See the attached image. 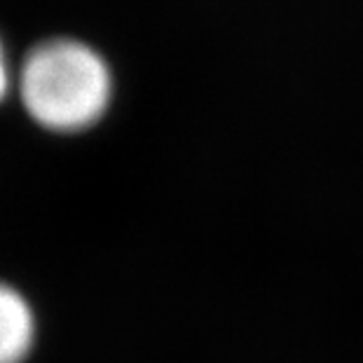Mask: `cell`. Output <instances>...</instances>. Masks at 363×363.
I'll return each instance as SVG.
<instances>
[{"label":"cell","instance_id":"6da1fadb","mask_svg":"<svg viewBox=\"0 0 363 363\" xmlns=\"http://www.w3.org/2000/svg\"><path fill=\"white\" fill-rule=\"evenodd\" d=\"M19 91L38 125L73 134L104 118L113 78L101 54L84 43L59 38L30 50L21 66Z\"/></svg>","mask_w":363,"mask_h":363},{"label":"cell","instance_id":"7a4b0ae2","mask_svg":"<svg viewBox=\"0 0 363 363\" xmlns=\"http://www.w3.org/2000/svg\"><path fill=\"white\" fill-rule=\"evenodd\" d=\"M33 340L35 319L30 305L12 286L0 284V363H24Z\"/></svg>","mask_w":363,"mask_h":363},{"label":"cell","instance_id":"3957f363","mask_svg":"<svg viewBox=\"0 0 363 363\" xmlns=\"http://www.w3.org/2000/svg\"><path fill=\"white\" fill-rule=\"evenodd\" d=\"M7 87H10V75H7V64H5L3 45H0V101H3V99H5Z\"/></svg>","mask_w":363,"mask_h":363}]
</instances>
